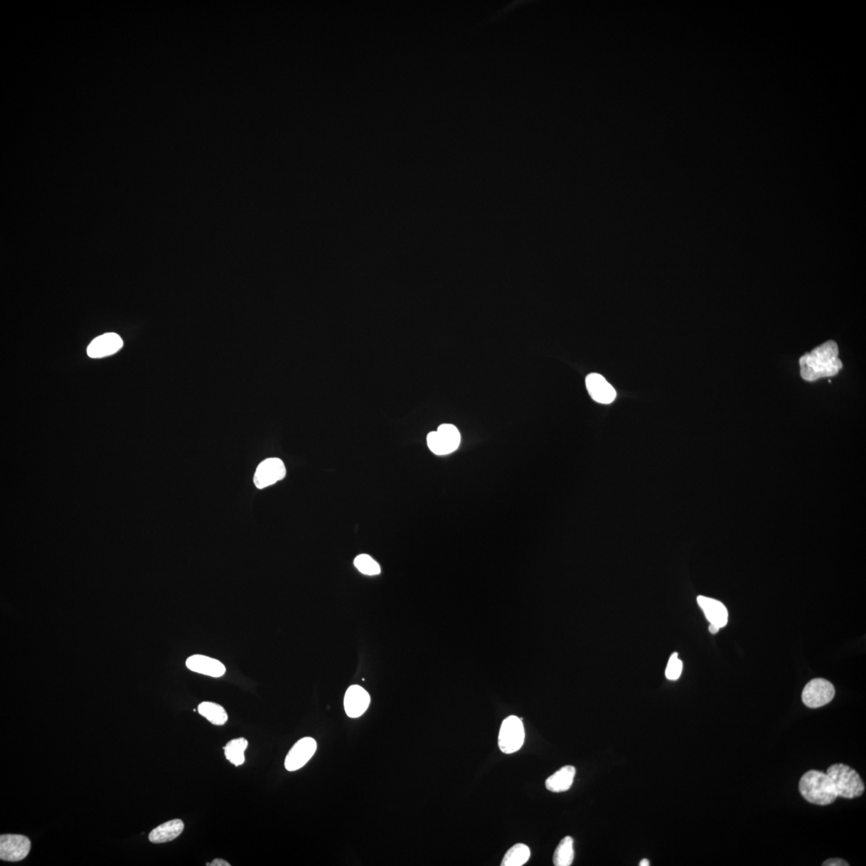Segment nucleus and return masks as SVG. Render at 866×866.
<instances>
[{
  "instance_id": "obj_1",
  "label": "nucleus",
  "mask_w": 866,
  "mask_h": 866,
  "mask_svg": "<svg viewBox=\"0 0 866 866\" xmlns=\"http://www.w3.org/2000/svg\"><path fill=\"white\" fill-rule=\"evenodd\" d=\"M838 355V346L835 341H828L820 345L811 353L801 357V378L806 381L813 382L836 375L843 366Z\"/></svg>"
},
{
  "instance_id": "obj_2",
  "label": "nucleus",
  "mask_w": 866,
  "mask_h": 866,
  "mask_svg": "<svg viewBox=\"0 0 866 866\" xmlns=\"http://www.w3.org/2000/svg\"><path fill=\"white\" fill-rule=\"evenodd\" d=\"M800 793L807 801L818 806L832 804L838 798L835 787L827 774L817 770L807 771L799 783Z\"/></svg>"
},
{
  "instance_id": "obj_3",
  "label": "nucleus",
  "mask_w": 866,
  "mask_h": 866,
  "mask_svg": "<svg viewBox=\"0 0 866 866\" xmlns=\"http://www.w3.org/2000/svg\"><path fill=\"white\" fill-rule=\"evenodd\" d=\"M826 774L835 787L838 796L852 799L863 794L865 784L855 769L843 764H836L828 768Z\"/></svg>"
},
{
  "instance_id": "obj_4",
  "label": "nucleus",
  "mask_w": 866,
  "mask_h": 866,
  "mask_svg": "<svg viewBox=\"0 0 866 866\" xmlns=\"http://www.w3.org/2000/svg\"><path fill=\"white\" fill-rule=\"evenodd\" d=\"M461 443V433L454 424H443L429 433L427 444L432 453L444 456L454 453Z\"/></svg>"
},
{
  "instance_id": "obj_5",
  "label": "nucleus",
  "mask_w": 866,
  "mask_h": 866,
  "mask_svg": "<svg viewBox=\"0 0 866 866\" xmlns=\"http://www.w3.org/2000/svg\"><path fill=\"white\" fill-rule=\"evenodd\" d=\"M524 742L525 729L522 720L515 715H510L502 722L498 736V746L502 752L506 754L516 752L522 748Z\"/></svg>"
},
{
  "instance_id": "obj_6",
  "label": "nucleus",
  "mask_w": 866,
  "mask_h": 866,
  "mask_svg": "<svg viewBox=\"0 0 866 866\" xmlns=\"http://www.w3.org/2000/svg\"><path fill=\"white\" fill-rule=\"evenodd\" d=\"M835 695L833 684L824 679H815L809 682L803 690L802 700L811 708L820 707L830 702Z\"/></svg>"
},
{
  "instance_id": "obj_7",
  "label": "nucleus",
  "mask_w": 866,
  "mask_h": 866,
  "mask_svg": "<svg viewBox=\"0 0 866 866\" xmlns=\"http://www.w3.org/2000/svg\"><path fill=\"white\" fill-rule=\"evenodd\" d=\"M31 840L27 837L17 834H4L0 836V859L3 861L21 862L28 855Z\"/></svg>"
},
{
  "instance_id": "obj_8",
  "label": "nucleus",
  "mask_w": 866,
  "mask_h": 866,
  "mask_svg": "<svg viewBox=\"0 0 866 866\" xmlns=\"http://www.w3.org/2000/svg\"><path fill=\"white\" fill-rule=\"evenodd\" d=\"M286 474L285 464L279 458H268L257 468L254 476L255 485L258 488L271 486L284 479Z\"/></svg>"
},
{
  "instance_id": "obj_9",
  "label": "nucleus",
  "mask_w": 866,
  "mask_h": 866,
  "mask_svg": "<svg viewBox=\"0 0 866 866\" xmlns=\"http://www.w3.org/2000/svg\"><path fill=\"white\" fill-rule=\"evenodd\" d=\"M317 749V743L311 737H305L294 744L285 759V768L289 771L302 769Z\"/></svg>"
},
{
  "instance_id": "obj_10",
  "label": "nucleus",
  "mask_w": 866,
  "mask_h": 866,
  "mask_svg": "<svg viewBox=\"0 0 866 866\" xmlns=\"http://www.w3.org/2000/svg\"><path fill=\"white\" fill-rule=\"evenodd\" d=\"M122 347L121 336L110 332L94 338L87 347V353L92 359H100L117 353Z\"/></svg>"
},
{
  "instance_id": "obj_11",
  "label": "nucleus",
  "mask_w": 866,
  "mask_h": 866,
  "mask_svg": "<svg viewBox=\"0 0 866 866\" xmlns=\"http://www.w3.org/2000/svg\"><path fill=\"white\" fill-rule=\"evenodd\" d=\"M371 698L365 688L351 686L344 696L345 712L351 718H358L367 711Z\"/></svg>"
},
{
  "instance_id": "obj_12",
  "label": "nucleus",
  "mask_w": 866,
  "mask_h": 866,
  "mask_svg": "<svg viewBox=\"0 0 866 866\" xmlns=\"http://www.w3.org/2000/svg\"><path fill=\"white\" fill-rule=\"evenodd\" d=\"M586 385L589 395L600 404L608 405L616 398V392L604 376L592 373L586 378Z\"/></svg>"
},
{
  "instance_id": "obj_13",
  "label": "nucleus",
  "mask_w": 866,
  "mask_h": 866,
  "mask_svg": "<svg viewBox=\"0 0 866 866\" xmlns=\"http://www.w3.org/2000/svg\"><path fill=\"white\" fill-rule=\"evenodd\" d=\"M186 667L199 674L218 678L225 673L223 663L202 655L192 656L186 661Z\"/></svg>"
},
{
  "instance_id": "obj_14",
  "label": "nucleus",
  "mask_w": 866,
  "mask_h": 866,
  "mask_svg": "<svg viewBox=\"0 0 866 866\" xmlns=\"http://www.w3.org/2000/svg\"><path fill=\"white\" fill-rule=\"evenodd\" d=\"M697 602L709 623L717 626L720 629L727 625L729 612L721 602L705 596H699Z\"/></svg>"
},
{
  "instance_id": "obj_15",
  "label": "nucleus",
  "mask_w": 866,
  "mask_h": 866,
  "mask_svg": "<svg viewBox=\"0 0 866 866\" xmlns=\"http://www.w3.org/2000/svg\"><path fill=\"white\" fill-rule=\"evenodd\" d=\"M183 821L175 819L156 827L149 833V839L154 844L171 842L177 838L184 830Z\"/></svg>"
},
{
  "instance_id": "obj_16",
  "label": "nucleus",
  "mask_w": 866,
  "mask_h": 866,
  "mask_svg": "<svg viewBox=\"0 0 866 866\" xmlns=\"http://www.w3.org/2000/svg\"><path fill=\"white\" fill-rule=\"evenodd\" d=\"M575 774L574 766H564L545 781V787L553 793L566 792L572 786Z\"/></svg>"
},
{
  "instance_id": "obj_17",
  "label": "nucleus",
  "mask_w": 866,
  "mask_h": 866,
  "mask_svg": "<svg viewBox=\"0 0 866 866\" xmlns=\"http://www.w3.org/2000/svg\"><path fill=\"white\" fill-rule=\"evenodd\" d=\"M201 715L208 720L211 724L221 726L227 723L228 715L225 709L215 702H203L198 707Z\"/></svg>"
},
{
  "instance_id": "obj_18",
  "label": "nucleus",
  "mask_w": 866,
  "mask_h": 866,
  "mask_svg": "<svg viewBox=\"0 0 866 866\" xmlns=\"http://www.w3.org/2000/svg\"><path fill=\"white\" fill-rule=\"evenodd\" d=\"M247 747L248 742L246 739L238 738L230 740L224 747L225 758L235 766H240L245 762V751Z\"/></svg>"
},
{
  "instance_id": "obj_19",
  "label": "nucleus",
  "mask_w": 866,
  "mask_h": 866,
  "mask_svg": "<svg viewBox=\"0 0 866 866\" xmlns=\"http://www.w3.org/2000/svg\"><path fill=\"white\" fill-rule=\"evenodd\" d=\"M530 850L528 846L518 843L508 850L502 860L501 866H522L529 861Z\"/></svg>"
},
{
  "instance_id": "obj_20",
  "label": "nucleus",
  "mask_w": 866,
  "mask_h": 866,
  "mask_svg": "<svg viewBox=\"0 0 866 866\" xmlns=\"http://www.w3.org/2000/svg\"><path fill=\"white\" fill-rule=\"evenodd\" d=\"M574 858V840L571 837L564 838L554 853V864L556 866H570L572 865Z\"/></svg>"
},
{
  "instance_id": "obj_21",
  "label": "nucleus",
  "mask_w": 866,
  "mask_h": 866,
  "mask_svg": "<svg viewBox=\"0 0 866 866\" xmlns=\"http://www.w3.org/2000/svg\"><path fill=\"white\" fill-rule=\"evenodd\" d=\"M355 567L363 574L378 575L380 574V565L372 557L368 555H360L356 557Z\"/></svg>"
},
{
  "instance_id": "obj_22",
  "label": "nucleus",
  "mask_w": 866,
  "mask_h": 866,
  "mask_svg": "<svg viewBox=\"0 0 866 866\" xmlns=\"http://www.w3.org/2000/svg\"><path fill=\"white\" fill-rule=\"evenodd\" d=\"M683 663L677 653L670 656L666 668V677L669 680H677L681 675Z\"/></svg>"
},
{
  "instance_id": "obj_23",
  "label": "nucleus",
  "mask_w": 866,
  "mask_h": 866,
  "mask_svg": "<svg viewBox=\"0 0 866 866\" xmlns=\"http://www.w3.org/2000/svg\"><path fill=\"white\" fill-rule=\"evenodd\" d=\"M822 865H823V866H849L850 865L848 863H847L845 861H844V860H843V859L831 858V859L827 860V861H825L823 864H822Z\"/></svg>"
},
{
  "instance_id": "obj_24",
  "label": "nucleus",
  "mask_w": 866,
  "mask_h": 866,
  "mask_svg": "<svg viewBox=\"0 0 866 866\" xmlns=\"http://www.w3.org/2000/svg\"><path fill=\"white\" fill-rule=\"evenodd\" d=\"M207 865H210V866H230V863H228L227 861H225V860H223V859L218 858V859H215V860H213V861L211 863H210V864H207Z\"/></svg>"
},
{
  "instance_id": "obj_25",
  "label": "nucleus",
  "mask_w": 866,
  "mask_h": 866,
  "mask_svg": "<svg viewBox=\"0 0 866 866\" xmlns=\"http://www.w3.org/2000/svg\"><path fill=\"white\" fill-rule=\"evenodd\" d=\"M720 629V627L714 624H710V626H709V631H710L712 634H717Z\"/></svg>"
},
{
  "instance_id": "obj_26",
  "label": "nucleus",
  "mask_w": 866,
  "mask_h": 866,
  "mask_svg": "<svg viewBox=\"0 0 866 866\" xmlns=\"http://www.w3.org/2000/svg\"><path fill=\"white\" fill-rule=\"evenodd\" d=\"M650 865H651L650 862L648 861V859H643L639 863V866H649Z\"/></svg>"
}]
</instances>
